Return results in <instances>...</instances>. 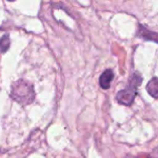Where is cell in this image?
Masks as SVG:
<instances>
[{
    "instance_id": "cell-1",
    "label": "cell",
    "mask_w": 158,
    "mask_h": 158,
    "mask_svg": "<svg viewBox=\"0 0 158 158\" xmlns=\"http://www.w3.org/2000/svg\"><path fill=\"white\" fill-rule=\"evenodd\" d=\"M35 93L32 85L24 81L19 80L12 84L10 97L20 105H29L34 100Z\"/></svg>"
},
{
    "instance_id": "cell-4",
    "label": "cell",
    "mask_w": 158,
    "mask_h": 158,
    "mask_svg": "<svg viewBox=\"0 0 158 158\" xmlns=\"http://www.w3.org/2000/svg\"><path fill=\"white\" fill-rule=\"evenodd\" d=\"M137 35L144 40L147 41H153L155 43H157V33L155 31H152L150 30H148L145 26L143 25H140V29L138 31Z\"/></svg>"
},
{
    "instance_id": "cell-6",
    "label": "cell",
    "mask_w": 158,
    "mask_h": 158,
    "mask_svg": "<svg viewBox=\"0 0 158 158\" xmlns=\"http://www.w3.org/2000/svg\"><path fill=\"white\" fill-rule=\"evenodd\" d=\"M10 45V40L8 34H5L2 38H0V53H5Z\"/></svg>"
},
{
    "instance_id": "cell-2",
    "label": "cell",
    "mask_w": 158,
    "mask_h": 158,
    "mask_svg": "<svg viewBox=\"0 0 158 158\" xmlns=\"http://www.w3.org/2000/svg\"><path fill=\"white\" fill-rule=\"evenodd\" d=\"M143 77L139 72L133 73L131 77L129 85L122 91H119L117 94V101L123 106H130L135 100V97L138 93V87L142 84Z\"/></svg>"
},
{
    "instance_id": "cell-3",
    "label": "cell",
    "mask_w": 158,
    "mask_h": 158,
    "mask_svg": "<svg viewBox=\"0 0 158 158\" xmlns=\"http://www.w3.org/2000/svg\"><path fill=\"white\" fill-rule=\"evenodd\" d=\"M114 79V72L112 69H106L100 76V79H99V84H100V87L104 90H107L110 88V85H111V82Z\"/></svg>"
},
{
    "instance_id": "cell-5",
    "label": "cell",
    "mask_w": 158,
    "mask_h": 158,
    "mask_svg": "<svg viewBox=\"0 0 158 158\" xmlns=\"http://www.w3.org/2000/svg\"><path fill=\"white\" fill-rule=\"evenodd\" d=\"M146 90L149 94H151L154 98H157L158 95V81L157 78L154 77L147 84Z\"/></svg>"
}]
</instances>
